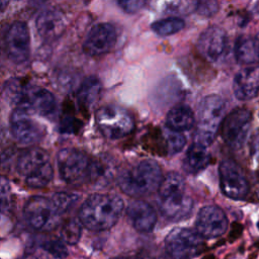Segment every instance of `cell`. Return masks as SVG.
I'll return each mask as SVG.
<instances>
[{"instance_id":"obj_27","label":"cell","mask_w":259,"mask_h":259,"mask_svg":"<svg viewBox=\"0 0 259 259\" xmlns=\"http://www.w3.org/2000/svg\"><path fill=\"white\" fill-rule=\"evenodd\" d=\"M82 224L79 220L76 219H69L64 223V225L61 228V238L62 241L68 243V244H76L82 233Z\"/></svg>"},{"instance_id":"obj_23","label":"cell","mask_w":259,"mask_h":259,"mask_svg":"<svg viewBox=\"0 0 259 259\" xmlns=\"http://www.w3.org/2000/svg\"><path fill=\"white\" fill-rule=\"evenodd\" d=\"M100 93H101L100 81L94 76L85 78L82 81L77 92V100L79 105L83 109L89 110L98 101Z\"/></svg>"},{"instance_id":"obj_7","label":"cell","mask_w":259,"mask_h":259,"mask_svg":"<svg viewBox=\"0 0 259 259\" xmlns=\"http://www.w3.org/2000/svg\"><path fill=\"white\" fill-rule=\"evenodd\" d=\"M165 245L172 259H192L205 249L203 238L187 228L173 229L167 235Z\"/></svg>"},{"instance_id":"obj_5","label":"cell","mask_w":259,"mask_h":259,"mask_svg":"<svg viewBox=\"0 0 259 259\" xmlns=\"http://www.w3.org/2000/svg\"><path fill=\"white\" fill-rule=\"evenodd\" d=\"M225 102L219 95H207L199 103L194 143L208 147L212 144L224 120Z\"/></svg>"},{"instance_id":"obj_20","label":"cell","mask_w":259,"mask_h":259,"mask_svg":"<svg viewBox=\"0 0 259 259\" xmlns=\"http://www.w3.org/2000/svg\"><path fill=\"white\" fill-rule=\"evenodd\" d=\"M38 35L45 40H55L65 30V19L57 10H45L38 14L35 20Z\"/></svg>"},{"instance_id":"obj_11","label":"cell","mask_w":259,"mask_h":259,"mask_svg":"<svg viewBox=\"0 0 259 259\" xmlns=\"http://www.w3.org/2000/svg\"><path fill=\"white\" fill-rule=\"evenodd\" d=\"M222 192L236 200L244 199L249 192V183L243 169L232 159H225L219 168Z\"/></svg>"},{"instance_id":"obj_18","label":"cell","mask_w":259,"mask_h":259,"mask_svg":"<svg viewBox=\"0 0 259 259\" xmlns=\"http://www.w3.org/2000/svg\"><path fill=\"white\" fill-rule=\"evenodd\" d=\"M126 215L132 226L139 232H151L157 222L156 210L143 200L132 201L126 208Z\"/></svg>"},{"instance_id":"obj_37","label":"cell","mask_w":259,"mask_h":259,"mask_svg":"<svg viewBox=\"0 0 259 259\" xmlns=\"http://www.w3.org/2000/svg\"><path fill=\"white\" fill-rule=\"evenodd\" d=\"M36 259H62L60 256H57L45 249H41L39 254L36 256Z\"/></svg>"},{"instance_id":"obj_15","label":"cell","mask_w":259,"mask_h":259,"mask_svg":"<svg viewBox=\"0 0 259 259\" xmlns=\"http://www.w3.org/2000/svg\"><path fill=\"white\" fill-rule=\"evenodd\" d=\"M197 48L202 57L209 62L221 60L228 51L227 32L218 25H210L198 37Z\"/></svg>"},{"instance_id":"obj_1","label":"cell","mask_w":259,"mask_h":259,"mask_svg":"<svg viewBox=\"0 0 259 259\" xmlns=\"http://www.w3.org/2000/svg\"><path fill=\"white\" fill-rule=\"evenodd\" d=\"M123 210L122 199L114 194L94 193L88 196L79 210V221L91 231L113 227Z\"/></svg>"},{"instance_id":"obj_39","label":"cell","mask_w":259,"mask_h":259,"mask_svg":"<svg viewBox=\"0 0 259 259\" xmlns=\"http://www.w3.org/2000/svg\"><path fill=\"white\" fill-rule=\"evenodd\" d=\"M7 5H8V2H7V1H1V0H0V11L3 10Z\"/></svg>"},{"instance_id":"obj_14","label":"cell","mask_w":259,"mask_h":259,"mask_svg":"<svg viewBox=\"0 0 259 259\" xmlns=\"http://www.w3.org/2000/svg\"><path fill=\"white\" fill-rule=\"evenodd\" d=\"M5 45L8 57L15 64L24 63L30 53V36L26 23L13 22L5 35Z\"/></svg>"},{"instance_id":"obj_35","label":"cell","mask_w":259,"mask_h":259,"mask_svg":"<svg viewBox=\"0 0 259 259\" xmlns=\"http://www.w3.org/2000/svg\"><path fill=\"white\" fill-rule=\"evenodd\" d=\"M10 184L7 178L0 175V202L5 200L10 194Z\"/></svg>"},{"instance_id":"obj_10","label":"cell","mask_w":259,"mask_h":259,"mask_svg":"<svg viewBox=\"0 0 259 259\" xmlns=\"http://www.w3.org/2000/svg\"><path fill=\"white\" fill-rule=\"evenodd\" d=\"M252 121L250 110L244 107H238L232 110L222 122V136L226 145L238 150L245 144Z\"/></svg>"},{"instance_id":"obj_31","label":"cell","mask_w":259,"mask_h":259,"mask_svg":"<svg viewBox=\"0 0 259 259\" xmlns=\"http://www.w3.org/2000/svg\"><path fill=\"white\" fill-rule=\"evenodd\" d=\"M219 10V3L217 1H198L195 11L203 16H211Z\"/></svg>"},{"instance_id":"obj_25","label":"cell","mask_w":259,"mask_h":259,"mask_svg":"<svg viewBox=\"0 0 259 259\" xmlns=\"http://www.w3.org/2000/svg\"><path fill=\"white\" fill-rule=\"evenodd\" d=\"M113 169L112 163L105 158L91 160L89 180L99 184L107 183L113 176Z\"/></svg>"},{"instance_id":"obj_42","label":"cell","mask_w":259,"mask_h":259,"mask_svg":"<svg viewBox=\"0 0 259 259\" xmlns=\"http://www.w3.org/2000/svg\"><path fill=\"white\" fill-rule=\"evenodd\" d=\"M257 177H258V181H259V172L257 173Z\"/></svg>"},{"instance_id":"obj_3","label":"cell","mask_w":259,"mask_h":259,"mask_svg":"<svg viewBox=\"0 0 259 259\" xmlns=\"http://www.w3.org/2000/svg\"><path fill=\"white\" fill-rule=\"evenodd\" d=\"M7 99L16 105V108L50 116L57 108L56 98L52 92L36 85L24 84L18 80H9L5 86Z\"/></svg>"},{"instance_id":"obj_13","label":"cell","mask_w":259,"mask_h":259,"mask_svg":"<svg viewBox=\"0 0 259 259\" xmlns=\"http://www.w3.org/2000/svg\"><path fill=\"white\" fill-rule=\"evenodd\" d=\"M116 29L107 22L95 24L87 33L83 42V51L91 57L108 53L116 42Z\"/></svg>"},{"instance_id":"obj_33","label":"cell","mask_w":259,"mask_h":259,"mask_svg":"<svg viewBox=\"0 0 259 259\" xmlns=\"http://www.w3.org/2000/svg\"><path fill=\"white\" fill-rule=\"evenodd\" d=\"M117 4L123 11H125L127 13H136L144 7L146 2L139 1V0H131V1L123 0V1H118Z\"/></svg>"},{"instance_id":"obj_28","label":"cell","mask_w":259,"mask_h":259,"mask_svg":"<svg viewBox=\"0 0 259 259\" xmlns=\"http://www.w3.org/2000/svg\"><path fill=\"white\" fill-rule=\"evenodd\" d=\"M54 170L51 163L47 164L42 169L25 179V183L32 188H41L47 186L53 179Z\"/></svg>"},{"instance_id":"obj_19","label":"cell","mask_w":259,"mask_h":259,"mask_svg":"<svg viewBox=\"0 0 259 259\" xmlns=\"http://www.w3.org/2000/svg\"><path fill=\"white\" fill-rule=\"evenodd\" d=\"M51 163L48 153L39 147H28L22 151L16 160V170L25 179Z\"/></svg>"},{"instance_id":"obj_26","label":"cell","mask_w":259,"mask_h":259,"mask_svg":"<svg viewBox=\"0 0 259 259\" xmlns=\"http://www.w3.org/2000/svg\"><path fill=\"white\" fill-rule=\"evenodd\" d=\"M151 27L159 35H171L184 27V21L180 17L171 16L155 21Z\"/></svg>"},{"instance_id":"obj_43","label":"cell","mask_w":259,"mask_h":259,"mask_svg":"<svg viewBox=\"0 0 259 259\" xmlns=\"http://www.w3.org/2000/svg\"><path fill=\"white\" fill-rule=\"evenodd\" d=\"M116 259H127V258H116Z\"/></svg>"},{"instance_id":"obj_41","label":"cell","mask_w":259,"mask_h":259,"mask_svg":"<svg viewBox=\"0 0 259 259\" xmlns=\"http://www.w3.org/2000/svg\"><path fill=\"white\" fill-rule=\"evenodd\" d=\"M203 259H214V258H213V256H207V257H205Z\"/></svg>"},{"instance_id":"obj_2","label":"cell","mask_w":259,"mask_h":259,"mask_svg":"<svg viewBox=\"0 0 259 259\" xmlns=\"http://www.w3.org/2000/svg\"><path fill=\"white\" fill-rule=\"evenodd\" d=\"M157 191L160 211L167 219L181 221L191 213L193 201L186 192V183L181 174L169 172Z\"/></svg>"},{"instance_id":"obj_22","label":"cell","mask_w":259,"mask_h":259,"mask_svg":"<svg viewBox=\"0 0 259 259\" xmlns=\"http://www.w3.org/2000/svg\"><path fill=\"white\" fill-rule=\"evenodd\" d=\"M208 162L209 154L206 147L193 142L185 154L183 168L187 173L195 174L203 170Z\"/></svg>"},{"instance_id":"obj_9","label":"cell","mask_w":259,"mask_h":259,"mask_svg":"<svg viewBox=\"0 0 259 259\" xmlns=\"http://www.w3.org/2000/svg\"><path fill=\"white\" fill-rule=\"evenodd\" d=\"M23 213L28 225L37 231L54 229L61 217L52 199L45 196L30 197L23 207Z\"/></svg>"},{"instance_id":"obj_30","label":"cell","mask_w":259,"mask_h":259,"mask_svg":"<svg viewBox=\"0 0 259 259\" xmlns=\"http://www.w3.org/2000/svg\"><path fill=\"white\" fill-rule=\"evenodd\" d=\"M52 201L58 211L62 214L72 208L79 200V195L72 192H57L52 196Z\"/></svg>"},{"instance_id":"obj_17","label":"cell","mask_w":259,"mask_h":259,"mask_svg":"<svg viewBox=\"0 0 259 259\" xmlns=\"http://www.w3.org/2000/svg\"><path fill=\"white\" fill-rule=\"evenodd\" d=\"M233 91L239 100H249L259 93V66H248L237 73Z\"/></svg>"},{"instance_id":"obj_36","label":"cell","mask_w":259,"mask_h":259,"mask_svg":"<svg viewBox=\"0 0 259 259\" xmlns=\"http://www.w3.org/2000/svg\"><path fill=\"white\" fill-rule=\"evenodd\" d=\"M252 152L256 160L259 162V132L254 136L253 143H252Z\"/></svg>"},{"instance_id":"obj_40","label":"cell","mask_w":259,"mask_h":259,"mask_svg":"<svg viewBox=\"0 0 259 259\" xmlns=\"http://www.w3.org/2000/svg\"><path fill=\"white\" fill-rule=\"evenodd\" d=\"M22 259H36V257H34V256H31V255H28V256H25V257H23Z\"/></svg>"},{"instance_id":"obj_4","label":"cell","mask_w":259,"mask_h":259,"mask_svg":"<svg viewBox=\"0 0 259 259\" xmlns=\"http://www.w3.org/2000/svg\"><path fill=\"white\" fill-rule=\"evenodd\" d=\"M162 179V170L155 161L142 160L122 169L117 183L125 194L143 196L158 190Z\"/></svg>"},{"instance_id":"obj_24","label":"cell","mask_w":259,"mask_h":259,"mask_svg":"<svg viewBox=\"0 0 259 259\" xmlns=\"http://www.w3.org/2000/svg\"><path fill=\"white\" fill-rule=\"evenodd\" d=\"M235 56L239 63L244 65H253L259 61V56L255 46L254 38L241 35L235 45Z\"/></svg>"},{"instance_id":"obj_21","label":"cell","mask_w":259,"mask_h":259,"mask_svg":"<svg viewBox=\"0 0 259 259\" xmlns=\"http://www.w3.org/2000/svg\"><path fill=\"white\" fill-rule=\"evenodd\" d=\"M194 114L186 105L174 106L166 116V127L179 133L190 130L194 125Z\"/></svg>"},{"instance_id":"obj_6","label":"cell","mask_w":259,"mask_h":259,"mask_svg":"<svg viewBox=\"0 0 259 259\" xmlns=\"http://www.w3.org/2000/svg\"><path fill=\"white\" fill-rule=\"evenodd\" d=\"M95 121L100 133L110 140L121 139L135 127L133 116L124 108L111 104L97 109Z\"/></svg>"},{"instance_id":"obj_38","label":"cell","mask_w":259,"mask_h":259,"mask_svg":"<svg viewBox=\"0 0 259 259\" xmlns=\"http://www.w3.org/2000/svg\"><path fill=\"white\" fill-rule=\"evenodd\" d=\"M254 41H255V46H256L257 53H258V56H259V33L256 35V37H254Z\"/></svg>"},{"instance_id":"obj_32","label":"cell","mask_w":259,"mask_h":259,"mask_svg":"<svg viewBox=\"0 0 259 259\" xmlns=\"http://www.w3.org/2000/svg\"><path fill=\"white\" fill-rule=\"evenodd\" d=\"M197 1H182V2H173L171 3L169 10L177 13H189L196 9Z\"/></svg>"},{"instance_id":"obj_8","label":"cell","mask_w":259,"mask_h":259,"mask_svg":"<svg viewBox=\"0 0 259 259\" xmlns=\"http://www.w3.org/2000/svg\"><path fill=\"white\" fill-rule=\"evenodd\" d=\"M91 160L80 150L64 148L57 155L61 178L68 184H80L89 179Z\"/></svg>"},{"instance_id":"obj_12","label":"cell","mask_w":259,"mask_h":259,"mask_svg":"<svg viewBox=\"0 0 259 259\" xmlns=\"http://www.w3.org/2000/svg\"><path fill=\"white\" fill-rule=\"evenodd\" d=\"M10 130L13 137L22 145L38 143L44 136V126L25 110L15 108L10 115Z\"/></svg>"},{"instance_id":"obj_16","label":"cell","mask_w":259,"mask_h":259,"mask_svg":"<svg viewBox=\"0 0 259 259\" xmlns=\"http://www.w3.org/2000/svg\"><path fill=\"white\" fill-rule=\"evenodd\" d=\"M196 232L204 239L222 236L228 228V219L224 210L217 205L203 206L196 219Z\"/></svg>"},{"instance_id":"obj_34","label":"cell","mask_w":259,"mask_h":259,"mask_svg":"<svg viewBox=\"0 0 259 259\" xmlns=\"http://www.w3.org/2000/svg\"><path fill=\"white\" fill-rule=\"evenodd\" d=\"M42 249L57 255V256H60L61 258L63 256H66L67 254V250H66V247L64 246V244L61 242V241H50V242H47L45 244V246L42 247Z\"/></svg>"},{"instance_id":"obj_44","label":"cell","mask_w":259,"mask_h":259,"mask_svg":"<svg viewBox=\"0 0 259 259\" xmlns=\"http://www.w3.org/2000/svg\"><path fill=\"white\" fill-rule=\"evenodd\" d=\"M258 229H259V221H258Z\"/></svg>"},{"instance_id":"obj_29","label":"cell","mask_w":259,"mask_h":259,"mask_svg":"<svg viewBox=\"0 0 259 259\" xmlns=\"http://www.w3.org/2000/svg\"><path fill=\"white\" fill-rule=\"evenodd\" d=\"M163 133H164V137L167 144L168 155L177 154L183 149V147L186 144V139L181 133L172 131L168 127L164 128Z\"/></svg>"}]
</instances>
